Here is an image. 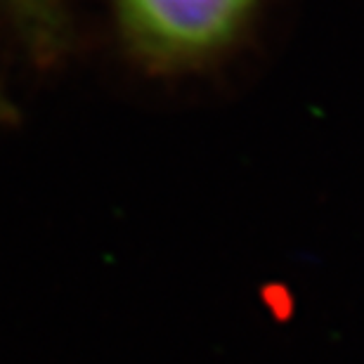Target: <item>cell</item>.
<instances>
[{
  "mask_svg": "<svg viewBox=\"0 0 364 364\" xmlns=\"http://www.w3.org/2000/svg\"><path fill=\"white\" fill-rule=\"evenodd\" d=\"M17 121V112H14L10 97L0 90V126H7V123H14Z\"/></svg>",
  "mask_w": 364,
  "mask_h": 364,
  "instance_id": "obj_3",
  "label": "cell"
},
{
  "mask_svg": "<svg viewBox=\"0 0 364 364\" xmlns=\"http://www.w3.org/2000/svg\"><path fill=\"white\" fill-rule=\"evenodd\" d=\"M135 53L161 67L199 62L242 31L256 0H114Z\"/></svg>",
  "mask_w": 364,
  "mask_h": 364,
  "instance_id": "obj_1",
  "label": "cell"
},
{
  "mask_svg": "<svg viewBox=\"0 0 364 364\" xmlns=\"http://www.w3.org/2000/svg\"><path fill=\"white\" fill-rule=\"evenodd\" d=\"M12 26L38 64H55L67 48L64 0H3Z\"/></svg>",
  "mask_w": 364,
  "mask_h": 364,
  "instance_id": "obj_2",
  "label": "cell"
}]
</instances>
